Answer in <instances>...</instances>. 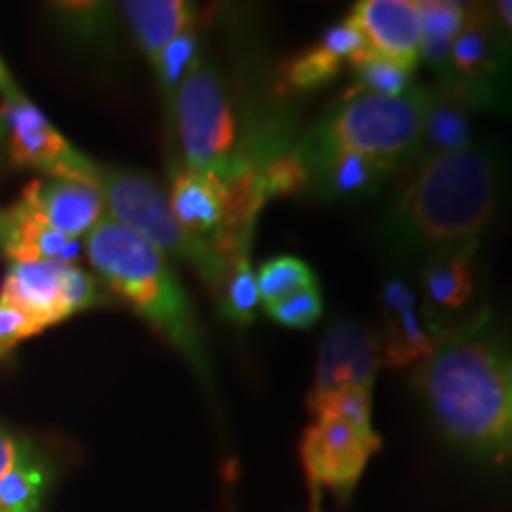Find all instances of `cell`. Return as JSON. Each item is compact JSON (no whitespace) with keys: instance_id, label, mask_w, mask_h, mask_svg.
<instances>
[{"instance_id":"cell-26","label":"cell","mask_w":512,"mask_h":512,"mask_svg":"<svg viewBox=\"0 0 512 512\" xmlns=\"http://www.w3.org/2000/svg\"><path fill=\"white\" fill-rule=\"evenodd\" d=\"M342 60L328 53L320 43L311 48L299 50L280 67L283 86L290 91H316V88L328 86L342 72Z\"/></svg>"},{"instance_id":"cell-29","label":"cell","mask_w":512,"mask_h":512,"mask_svg":"<svg viewBox=\"0 0 512 512\" xmlns=\"http://www.w3.org/2000/svg\"><path fill=\"white\" fill-rule=\"evenodd\" d=\"M197 48H200V38H197V27L192 24V27L185 29L176 41H171L169 46L164 48V53L157 57L155 72L166 102L174 100L178 86H181L185 74H188L192 64H195Z\"/></svg>"},{"instance_id":"cell-6","label":"cell","mask_w":512,"mask_h":512,"mask_svg":"<svg viewBox=\"0 0 512 512\" xmlns=\"http://www.w3.org/2000/svg\"><path fill=\"white\" fill-rule=\"evenodd\" d=\"M183 164L207 176H226L238 155V119L219 69L197 57L171 100Z\"/></svg>"},{"instance_id":"cell-1","label":"cell","mask_w":512,"mask_h":512,"mask_svg":"<svg viewBox=\"0 0 512 512\" xmlns=\"http://www.w3.org/2000/svg\"><path fill=\"white\" fill-rule=\"evenodd\" d=\"M510 188L508 159L479 143L420 157L396 174L370 221V242L394 271H415L430 256L482 242Z\"/></svg>"},{"instance_id":"cell-31","label":"cell","mask_w":512,"mask_h":512,"mask_svg":"<svg viewBox=\"0 0 512 512\" xmlns=\"http://www.w3.org/2000/svg\"><path fill=\"white\" fill-rule=\"evenodd\" d=\"M43 330H46V325L38 323L31 313L0 297V356L8 354L12 347H17L27 337L41 335Z\"/></svg>"},{"instance_id":"cell-3","label":"cell","mask_w":512,"mask_h":512,"mask_svg":"<svg viewBox=\"0 0 512 512\" xmlns=\"http://www.w3.org/2000/svg\"><path fill=\"white\" fill-rule=\"evenodd\" d=\"M86 254L107 287L159 332L204 387L214 384L202 325L169 259L140 235L105 216L86 238Z\"/></svg>"},{"instance_id":"cell-13","label":"cell","mask_w":512,"mask_h":512,"mask_svg":"<svg viewBox=\"0 0 512 512\" xmlns=\"http://www.w3.org/2000/svg\"><path fill=\"white\" fill-rule=\"evenodd\" d=\"M309 171V188L304 197L325 204H361L382 197L396 174L392 164L356 155V152H332L304 162Z\"/></svg>"},{"instance_id":"cell-5","label":"cell","mask_w":512,"mask_h":512,"mask_svg":"<svg viewBox=\"0 0 512 512\" xmlns=\"http://www.w3.org/2000/svg\"><path fill=\"white\" fill-rule=\"evenodd\" d=\"M91 183L100 190L110 219L140 235L164 256H176L190 264L209 290L219 297L226 283L228 261L216 252L211 242L195 238L181 228V223L171 214L169 197L155 178L95 162Z\"/></svg>"},{"instance_id":"cell-19","label":"cell","mask_w":512,"mask_h":512,"mask_svg":"<svg viewBox=\"0 0 512 512\" xmlns=\"http://www.w3.org/2000/svg\"><path fill=\"white\" fill-rule=\"evenodd\" d=\"M470 114V107L453 93L444 91L437 83L427 86L420 157L444 155V152L463 150V147L475 143Z\"/></svg>"},{"instance_id":"cell-21","label":"cell","mask_w":512,"mask_h":512,"mask_svg":"<svg viewBox=\"0 0 512 512\" xmlns=\"http://www.w3.org/2000/svg\"><path fill=\"white\" fill-rule=\"evenodd\" d=\"M420 15V62L434 76L441 74L460 27L467 15V3L453 0H415Z\"/></svg>"},{"instance_id":"cell-17","label":"cell","mask_w":512,"mask_h":512,"mask_svg":"<svg viewBox=\"0 0 512 512\" xmlns=\"http://www.w3.org/2000/svg\"><path fill=\"white\" fill-rule=\"evenodd\" d=\"M67 266L57 261H34V264H12L5 275L0 297L19 309L31 313L46 328L72 316L64 297V275Z\"/></svg>"},{"instance_id":"cell-16","label":"cell","mask_w":512,"mask_h":512,"mask_svg":"<svg viewBox=\"0 0 512 512\" xmlns=\"http://www.w3.org/2000/svg\"><path fill=\"white\" fill-rule=\"evenodd\" d=\"M0 249L15 264H34V261H57L74 264L81 254V240L67 238L60 230L48 226L19 200L15 207L0 214Z\"/></svg>"},{"instance_id":"cell-11","label":"cell","mask_w":512,"mask_h":512,"mask_svg":"<svg viewBox=\"0 0 512 512\" xmlns=\"http://www.w3.org/2000/svg\"><path fill=\"white\" fill-rule=\"evenodd\" d=\"M3 119L10 128V155L15 164L31 166L46 176L91 183L93 159L69 145L36 105L29 100L5 102Z\"/></svg>"},{"instance_id":"cell-20","label":"cell","mask_w":512,"mask_h":512,"mask_svg":"<svg viewBox=\"0 0 512 512\" xmlns=\"http://www.w3.org/2000/svg\"><path fill=\"white\" fill-rule=\"evenodd\" d=\"M119 8L131 24L140 50L152 64L171 41L195 24V10L185 0H128Z\"/></svg>"},{"instance_id":"cell-32","label":"cell","mask_w":512,"mask_h":512,"mask_svg":"<svg viewBox=\"0 0 512 512\" xmlns=\"http://www.w3.org/2000/svg\"><path fill=\"white\" fill-rule=\"evenodd\" d=\"M318 43L328 50V53L339 57L342 62L344 60L351 62L358 53H363V50L368 48L366 38H363L361 31H358L349 19H344V22L332 24V27L325 29Z\"/></svg>"},{"instance_id":"cell-25","label":"cell","mask_w":512,"mask_h":512,"mask_svg":"<svg viewBox=\"0 0 512 512\" xmlns=\"http://www.w3.org/2000/svg\"><path fill=\"white\" fill-rule=\"evenodd\" d=\"M313 418L344 420L358 430H373V389L344 387L328 394L306 396Z\"/></svg>"},{"instance_id":"cell-34","label":"cell","mask_w":512,"mask_h":512,"mask_svg":"<svg viewBox=\"0 0 512 512\" xmlns=\"http://www.w3.org/2000/svg\"><path fill=\"white\" fill-rule=\"evenodd\" d=\"M0 95H3L5 102H19V100H27L24 98V93L19 91V86L12 79L8 67H5V62L0 60Z\"/></svg>"},{"instance_id":"cell-23","label":"cell","mask_w":512,"mask_h":512,"mask_svg":"<svg viewBox=\"0 0 512 512\" xmlns=\"http://www.w3.org/2000/svg\"><path fill=\"white\" fill-rule=\"evenodd\" d=\"M261 304L256 290V273L252 271V247L240 249L228 259V275L219 294L221 316L233 325L247 328L256 316V306Z\"/></svg>"},{"instance_id":"cell-22","label":"cell","mask_w":512,"mask_h":512,"mask_svg":"<svg viewBox=\"0 0 512 512\" xmlns=\"http://www.w3.org/2000/svg\"><path fill=\"white\" fill-rule=\"evenodd\" d=\"M50 484V467L29 441L12 470L0 479V512H38Z\"/></svg>"},{"instance_id":"cell-28","label":"cell","mask_w":512,"mask_h":512,"mask_svg":"<svg viewBox=\"0 0 512 512\" xmlns=\"http://www.w3.org/2000/svg\"><path fill=\"white\" fill-rule=\"evenodd\" d=\"M261 185L268 200H280V197H304L309 188V171H306L304 159L299 157L297 147H285L275 152L259 166Z\"/></svg>"},{"instance_id":"cell-30","label":"cell","mask_w":512,"mask_h":512,"mask_svg":"<svg viewBox=\"0 0 512 512\" xmlns=\"http://www.w3.org/2000/svg\"><path fill=\"white\" fill-rule=\"evenodd\" d=\"M264 311L283 328L309 330L323 316V294H320V287H309V290L294 292L280 302L264 306Z\"/></svg>"},{"instance_id":"cell-27","label":"cell","mask_w":512,"mask_h":512,"mask_svg":"<svg viewBox=\"0 0 512 512\" xmlns=\"http://www.w3.org/2000/svg\"><path fill=\"white\" fill-rule=\"evenodd\" d=\"M354 69L361 93H375L384 98H399L415 86L413 74L387 57L375 55L373 50H363L349 62Z\"/></svg>"},{"instance_id":"cell-35","label":"cell","mask_w":512,"mask_h":512,"mask_svg":"<svg viewBox=\"0 0 512 512\" xmlns=\"http://www.w3.org/2000/svg\"><path fill=\"white\" fill-rule=\"evenodd\" d=\"M494 12H496L498 22H501L505 31L512 36V0H501V3H496Z\"/></svg>"},{"instance_id":"cell-4","label":"cell","mask_w":512,"mask_h":512,"mask_svg":"<svg viewBox=\"0 0 512 512\" xmlns=\"http://www.w3.org/2000/svg\"><path fill=\"white\" fill-rule=\"evenodd\" d=\"M422 114V86H413L399 98L349 93L297 138L294 147L304 162L332 152H356L403 169L420 157Z\"/></svg>"},{"instance_id":"cell-2","label":"cell","mask_w":512,"mask_h":512,"mask_svg":"<svg viewBox=\"0 0 512 512\" xmlns=\"http://www.w3.org/2000/svg\"><path fill=\"white\" fill-rule=\"evenodd\" d=\"M411 382L456 451L486 465H512V335L494 313L482 309L444 330Z\"/></svg>"},{"instance_id":"cell-12","label":"cell","mask_w":512,"mask_h":512,"mask_svg":"<svg viewBox=\"0 0 512 512\" xmlns=\"http://www.w3.org/2000/svg\"><path fill=\"white\" fill-rule=\"evenodd\" d=\"M380 370L375 332L354 318H332L318 342L316 377L309 396L344 387L373 389Z\"/></svg>"},{"instance_id":"cell-9","label":"cell","mask_w":512,"mask_h":512,"mask_svg":"<svg viewBox=\"0 0 512 512\" xmlns=\"http://www.w3.org/2000/svg\"><path fill=\"white\" fill-rule=\"evenodd\" d=\"M444 330L427 313L418 290L406 275H389L380 290V368L408 370L420 366L437 347Z\"/></svg>"},{"instance_id":"cell-14","label":"cell","mask_w":512,"mask_h":512,"mask_svg":"<svg viewBox=\"0 0 512 512\" xmlns=\"http://www.w3.org/2000/svg\"><path fill=\"white\" fill-rule=\"evenodd\" d=\"M347 19L366 38L368 50L415 72L420 64V15L415 0H361Z\"/></svg>"},{"instance_id":"cell-7","label":"cell","mask_w":512,"mask_h":512,"mask_svg":"<svg viewBox=\"0 0 512 512\" xmlns=\"http://www.w3.org/2000/svg\"><path fill=\"white\" fill-rule=\"evenodd\" d=\"M437 86L470 110H503L512 105V36L486 5H467Z\"/></svg>"},{"instance_id":"cell-10","label":"cell","mask_w":512,"mask_h":512,"mask_svg":"<svg viewBox=\"0 0 512 512\" xmlns=\"http://www.w3.org/2000/svg\"><path fill=\"white\" fill-rule=\"evenodd\" d=\"M479 245L446 249L415 268V290L441 330L475 316L479 292Z\"/></svg>"},{"instance_id":"cell-15","label":"cell","mask_w":512,"mask_h":512,"mask_svg":"<svg viewBox=\"0 0 512 512\" xmlns=\"http://www.w3.org/2000/svg\"><path fill=\"white\" fill-rule=\"evenodd\" d=\"M22 202L41 216L48 226L67 238L81 240L105 219V202L93 183L46 176L31 181L22 192Z\"/></svg>"},{"instance_id":"cell-33","label":"cell","mask_w":512,"mask_h":512,"mask_svg":"<svg viewBox=\"0 0 512 512\" xmlns=\"http://www.w3.org/2000/svg\"><path fill=\"white\" fill-rule=\"evenodd\" d=\"M22 444H24V439L12 437L8 430H3V427H0V479H3L12 470V467H15L19 451H22Z\"/></svg>"},{"instance_id":"cell-18","label":"cell","mask_w":512,"mask_h":512,"mask_svg":"<svg viewBox=\"0 0 512 512\" xmlns=\"http://www.w3.org/2000/svg\"><path fill=\"white\" fill-rule=\"evenodd\" d=\"M169 207L181 228L195 238L214 242L223 221L221 178L192 171L185 164L171 166Z\"/></svg>"},{"instance_id":"cell-8","label":"cell","mask_w":512,"mask_h":512,"mask_svg":"<svg viewBox=\"0 0 512 512\" xmlns=\"http://www.w3.org/2000/svg\"><path fill=\"white\" fill-rule=\"evenodd\" d=\"M380 446L375 430H358L344 420L313 418L299 451L313 491L330 489L339 501H347Z\"/></svg>"},{"instance_id":"cell-24","label":"cell","mask_w":512,"mask_h":512,"mask_svg":"<svg viewBox=\"0 0 512 512\" xmlns=\"http://www.w3.org/2000/svg\"><path fill=\"white\" fill-rule=\"evenodd\" d=\"M318 287L313 268L297 256H275L259 266L256 271V290H259L261 306H271L294 292Z\"/></svg>"}]
</instances>
